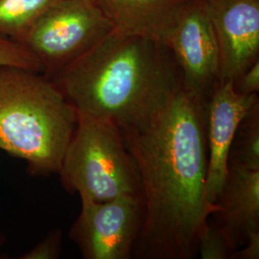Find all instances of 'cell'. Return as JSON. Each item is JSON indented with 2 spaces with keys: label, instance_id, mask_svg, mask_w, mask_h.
Wrapping results in <instances>:
<instances>
[{
  "label": "cell",
  "instance_id": "4fadbf2b",
  "mask_svg": "<svg viewBox=\"0 0 259 259\" xmlns=\"http://www.w3.org/2000/svg\"><path fill=\"white\" fill-rule=\"evenodd\" d=\"M229 166L259 170V106L242 120L236 131Z\"/></svg>",
  "mask_w": 259,
  "mask_h": 259
},
{
  "label": "cell",
  "instance_id": "ac0fdd59",
  "mask_svg": "<svg viewBox=\"0 0 259 259\" xmlns=\"http://www.w3.org/2000/svg\"><path fill=\"white\" fill-rule=\"evenodd\" d=\"M246 246L240 250H234L231 258L258 259L259 258V230L251 231L245 241Z\"/></svg>",
  "mask_w": 259,
  "mask_h": 259
},
{
  "label": "cell",
  "instance_id": "9a60e30c",
  "mask_svg": "<svg viewBox=\"0 0 259 259\" xmlns=\"http://www.w3.org/2000/svg\"><path fill=\"white\" fill-rule=\"evenodd\" d=\"M0 65L18 66L41 72L37 59L18 41L0 36Z\"/></svg>",
  "mask_w": 259,
  "mask_h": 259
},
{
  "label": "cell",
  "instance_id": "277c9868",
  "mask_svg": "<svg viewBox=\"0 0 259 259\" xmlns=\"http://www.w3.org/2000/svg\"><path fill=\"white\" fill-rule=\"evenodd\" d=\"M58 174L65 190L78 193L81 200L142 199L138 168L120 129L111 120L77 111L74 133Z\"/></svg>",
  "mask_w": 259,
  "mask_h": 259
},
{
  "label": "cell",
  "instance_id": "7a4b0ae2",
  "mask_svg": "<svg viewBox=\"0 0 259 259\" xmlns=\"http://www.w3.org/2000/svg\"><path fill=\"white\" fill-rule=\"evenodd\" d=\"M51 80L76 111L120 130L150 119L183 84L167 46L114 29Z\"/></svg>",
  "mask_w": 259,
  "mask_h": 259
},
{
  "label": "cell",
  "instance_id": "8992f818",
  "mask_svg": "<svg viewBox=\"0 0 259 259\" xmlns=\"http://www.w3.org/2000/svg\"><path fill=\"white\" fill-rule=\"evenodd\" d=\"M81 203L70 237L83 258H131L142 224V199L119 196L104 202Z\"/></svg>",
  "mask_w": 259,
  "mask_h": 259
},
{
  "label": "cell",
  "instance_id": "2e32d148",
  "mask_svg": "<svg viewBox=\"0 0 259 259\" xmlns=\"http://www.w3.org/2000/svg\"><path fill=\"white\" fill-rule=\"evenodd\" d=\"M62 250V232L55 230L50 232L44 240L40 241L21 258L24 259H56L61 254Z\"/></svg>",
  "mask_w": 259,
  "mask_h": 259
},
{
  "label": "cell",
  "instance_id": "30bf717a",
  "mask_svg": "<svg viewBox=\"0 0 259 259\" xmlns=\"http://www.w3.org/2000/svg\"><path fill=\"white\" fill-rule=\"evenodd\" d=\"M194 0H98L114 30L166 44Z\"/></svg>",
  "mask_w": 259,
  "mask_h": 259
},
{
  "label": "cell",
  "instance_id": "d6986e66",
  "mask_svg": "<svg viewBox=\"0 0 259 259\" xmlns=\"http://www.w3.org/2000/svg\"><path fill=\"white\" fill-rule=\"evenodd\" d=\"M2 242H3V240H1V238H0V247H1V245H2Z\"/></svg>",
  "mask_w": 259,
  "mask_h": 259
},
{
  "label": "cell",
  "instance_id": "7c38bea8",
  "mask_svg": "<svg viewBox=\"0 0 259 259\" xmlns=\"http://www.w3.org/2000/svg\"><path fill=\"white\" fill-rule=\"evenodd\" d=\"M61 0H0V36L19 42L47 10Z\"/></svg>",
  "mask_w": 259,
  "mask_h": 259
},
{
  "label": "cell",
  "instance_id": "ba28073f",
  "mask_svg": "<svg viewBox=\"0 0 259 259\" xmlns=\"http://www.w3.org/2000/svg\"><path fill=\"white\" fill-rule=\"evenodd\" d=\"M220 54V83L259 60V0H205Z\"/></svg>",
  "mask_w": 259,
  "mask_h": 259
},
{
  "label": "cell",
  "instance_id": "9c48e42d",
  "mask_svg": "<svg viewBox=\"0 0 259 259\" xmlns=\"http://www.w3.org/2000/svg\"><path fill=\"white\" fill-rule=\"evenodd\" d=\"M259 106L257 94L243 95L230 82L219 83L207 101L206 197L217 204L229 172V157L242 120Z\"/></svg>",
  "mask_w": 259,
  "mask_h": 259
},
{
  "label": "cell",
  "instance_id": "52a82bcc",
  "mask_svg": "<svg viewBox=\"0 0 259 259\" xmlns=\"http://www.w3.org/2000/svg\"><path fill=\"white\" fill-rule=\"evenodd\" d=\"M183 87L208 101L220 83V54L205 0H194L168 37Z\"/></svg>",
  "mask_w": 259,
  "mask_h": 259
},
{
  "label": "cell",
  "instance_id": "5bb4252c",
  "mask_svg": "<svg viewBox=\"0 0 259 259\" xmlns=\"http://www.w3.org/2000/svg\"><path fill=\"white\" fill-rule=\"evenodd\" d=\"M232 250L225 233L218 228L206 226L198 242V254L202 259H227Z\"/></svg>",
  "mask_w": 259,
  "mask_h": 259
},
{
  "label": "cell",
  "instance_id": "e0dca14e",
  "mask_svg": "<svg viewBox=\"0 0 259 259\" xmlns=\"http://www.w3.org/2000/svg\"><path fill=\"white\" fill-rule=\"evenodd\" d=\"M234 90L243 95L257 94L259 91V60L233 82Z\"/></svg>",
  "mask_w": 259,
  "mask_h": 259
},
{
  "label": "cell",
  "instance_id": "5b68a950",
  "mask_svg": "<svg viewBox=\"0 0 259 259\" xmlns=\"http://www.w3.org/2000/svg\"><path fill=\"white\" fill-rule=\"evenodd\" d=\"M114 29L97 2L61 0L19 41L52 79Z\"/></svg>",
  "mask_w": 259,
  "mask_h": 259
},
{
  "label": "cell",
  "instance_id": "8fae6325",
  "mask_svg": "<svg viewBox=\"0 0 259 259\" xmlns=\"http://www.w3.org/2000/svg\"><path fill=\"white\" fill-rule=\"evenodd\" d=\"M217 204L222 215L219 228L234 251L251 231L259 230V170L229 166Z\"/></svg>",
  "mask_w": 259,
  "mask_h": 259
},
{
  "label": "cell",
  "instance_id": "6da1fadb",
  "mask_svg": "<svg viewBox=\"0 0 259 259\" xmlns=\"http://www.w3.org/2000/svg\"><path fill=\"white\" fill-rule=\"evenodd\" d=\"M206 114L207 100L182 84L150 119L120 130L141 186L138 258H195L208 217L221 211L205 190Z\"/></svg>",
  "mask_w": 259,
  "mask_h": 259
},
{
  "label": "cell",
  "instance_id": "ffe728a7",
  "mask_svg": "<svg viewBox=\"0 0 259 259\" xmlns=\"http://www.w3.org/2000/svg\"><path fill=\"white\" fill-rule=\"evenodd\" d=\"M91 1H94V2H97L98 0H91Z\"/></svg>",
  "mask_w": 259,
  "mask_h": 259
},
{
  "label": "cell",
  "instance_id": "3957f363",
  "mask_svg": "<svg viewBox=\"0 0 259 259\" xmlns=\"http://www.w3.org/2000/svg\"><path fill=\"white\" fill-rule=\"evenodd\" d=\"M77 111L41 72L0 65V149L36 175L58 174Z\"/></svg>",
  "mask_w": 259,
  "mask_h": 259
}]
</instances>
